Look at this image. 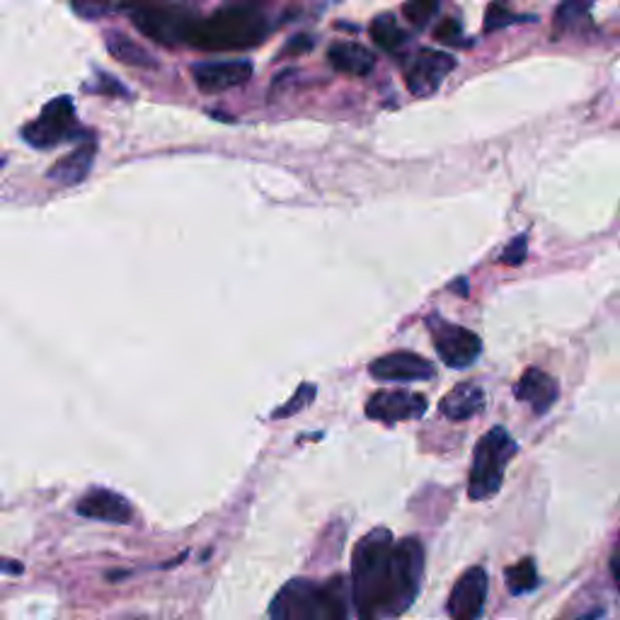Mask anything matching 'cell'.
I'll use <instances>...</instances> for the list:
<instances>
[{
    "instance_id": "cell-1",
    "label": "cell",
    "mask_w": 620,
    "mask_h": 620,
    "mask_svg": "<svg viewBox=\"0 0 620 620\" xmlns=\"http://www.w3.org/2000/svg\"><path fill=\"white\" fill-rule=\"evenodd\" d=\"M393 540L388 528H374L354 548L352 586L362 620H386V601L393 568Z\"/></svg>"
},
{
    "instance_id": "cell-2",
    "label": "cell",
    "mask_w": 620,
    "mask_h": 620,
    "mask_svg": "<svg viewBox=\"0 0 620 620\" xmlns=\"http://www.w3.org/2000/svg\"><path fill=\"white\" fill-rule=\"evenodd\" d=\"M269 35L267 20L255 8H225L204 20L195 17L185 44L199 51H243L262 44Z\"/></svg>"
},
{
    "instance_id": "cell-3",
    "label": "cell",
    "mask_w": 620,
    "mask_h": 620,
    "mask_svg": "<svg viewBox=\"0 0 620 620\" xmlns=\"http://www.w3.org/2000/svg\"><path fill=\"white\" fill-rule=\"evenodd\" d=\"M344 582L332 580L318 584L311 580H291L277 592L269 618L272 620H349L344 601Z\"/></svg>"
},
{
    "instance_id": "cell-4",
    "label": "cell",
    "mask_w": 620,
    "mask_h": 620,
    "mask_svg": "<svg viewBox=\"0 0 620 620\" xmlns=\"http://www.w3.org/2000/svg\"><path fill=\"white\" fill-rule=\"evenodd\" d=\"M516 454V442L510 436L504 426H494L480 438L476 448V458H472L468 494L470 500H490L498 494L504 480V470Z\"/></svg>"
},
{
    "instance_id": "cell-5",
    "label": "cell",
    "mask_w": 620,
    "mask_h": 620,
    "mask_svg": "<svg viewBox=\"0 0 620 620\" xmlns=\"http://www.w3.org/2000/svg\"><path fill=\"white\" fill-rule=\"evenodd\" d=\"M424 572V550L417 538H402L393 546V568L390 586L386 601V620L402 616L414 604L417 592L422 584Z\"/></svg>"
},
{
    "instance_id": "cell-6",
    "label": "cell",
    "mask_w": 620,
    "mask_h": 620,
    "mask_svg": "<svg viewBox=\"0 0 620 620\" xmlns=\"http://www.w3.org/2000/svg\"><path fill=\"white\" fill-rule=\"evenodd\" d=\"M131 22L143 37H149L163 47H175V44H185L187 30L195 15L185 13L183 8L151 3V0H139L131 10Z\"/></svg>"
},
{
    "instance_id": "cell-7",
    "label": "cell",
    "mask_w": 620,
    "mask_h": 620,
    "mask_svg": "<svg viewBox=\"0 0 620 620\" xmlns=\"http://www.w3.org/2000/svg\"><path fill=\"white\" fill-rule=\"evenodd\" d=\"M426 328H430L436 352L444 359L446 366L468 369L476 364V359L482 352V342L476 332L438 318V315H432V318L426 320Z\"/></svg>"
},
{
    "instance_id": "cell-8",
    "label": "cell",
    "mask_w": 620,
    "mask_h": 620,
    "mask_svg": "<svg viewBox=\"0 0 620 620\" xmlns=\"http://www.w3.org/2000/svg\"><path fill=\"white\" fill-rule=\"evenodd\" d=\"M75 129V109L69 97H56L22 129V139L35 149H54L66 141Z\"/></svg>"
},
{
    "instance_id": "cell-9",
    "label": "cell",
    "mask_w": 620,
    "mask_h": 620,
    "mask_svg": "<svg viewBox=\"0 0 620 620\" xmlns=\"http://www.w3.org/2000/svg\"><path fill=\"white\" fill-rule=\"evenodd\" d=\"M456 69V59L451 54L420 49L405 69V83L417 97H430L442 87L444 78Z\"/></svg>"
},
{
    "instance_id": "cell-10",
    "label": "cell",
    "mask_w": 620,
    "mask_h": 620,
    "mask_svg": "<svg viewBox=\"0 0 620 620\" xmlns=\"http://www.w3.org/2000/svg\"><path fill=\"white\" fill-rule=\"evenodd\" d=\"M426 398L417 396V393L408 390H378L366 402V414L376 422L396 424L405 420H420L424 417Z\"/></svg>"
},
{
    "instance_id": "cell-11",
    "label": "cell",
    "mask_w": 620,
    "mask_h": 620,
    "mask_svg": "<svg viewBox=\"0 0 620 620\" xmlns=\"http://www.w3.org/2000/svg\"><path fill=\"white\" fill-rule=\"evenodd\" d=\"M488 599V574L482 568H470L456 582L448 596V616L454 620H478Z\"/></svg>"
},
{
    "instance_id": "cell-12",
    "label": "cell",
    "mask_w": 620,
    "mask_h": 620,
    "mask_svg": "<svg viewBox=\"0 0 620 620\" xmlns=\"http://www.w3.org/2000/svg\"><path fill=\"white\" fill-rule=\"evenodd\" d=\"M197 87L201 93H223V90L238 87L253 78V63L245 59L233 61H204L191 69Z\"/></svg>"
},
{
    "instance_id": "cell-13",
    "label": "cell",
    "mask_w": 620,
    "mask_h": 620,
    "mask_svg": "<svg viewBox=\"0 0 620 620\" xmlns=\"http://www.w3.org/2000/svg\"><path fill=\"white\" fill-rule=\"evenodd\" d=\"M369 371L378 381H430L436 374L430 359L412 352H393L381 356L376 362H371Z\"/></svg>"
},
{
    "instance_id": "cell-14",
    "label": "cell",
    "mask_w": 620,
    "mask_h": 620,
    "mask_svg": "<svg viewBox=\"0 0 620 620\" xmlns=\"http://www.w3.org/2000/svg\"><path fill=\"white\" fill-rule=\"evenodd\" d=\"M75 512L85 518L105 524H129L133 518V506L115 490H90L83 500H78Z\"/></svg>"
},
{
    "instance_id": "cell-15",
    "label": "cell",
    "mask_w": 620,
    "mask_h": 620,
    "mask_svg": "<svg viewBox=\"0 0 620 620\" xmlns=\"http://www.w3.org/2000/svg\"><path fill=\"white\" fill-rule=\"evenodd\" d=\"M514 393L518 400L531 405V410L536 414H546L552 405H555L560 396V386L555 378L546 374V371L528 369L524 371V376L518 378Z\"/></svg>"
},
{
    "instance_id": "cell-16",
    "label": "cell",
    "mask_w": 620,
    "mask_h": 620,
    "mask_svg": "<svg viewBox=\"0 0 620 620\" xmlns=\"http://www.w3.org/2000/svg\"><path fill=\"white\" fill-rule=\"evenodd\" d=\"M328 61L335 71L359 78L374 71L376 56L359 42H337L328 51Z\"/></svg>"
},
{
    "instance_id": "cell-17",
    "label": "cell",
    "mask_w": 620,
    "mask_h": 620,
    "mask_svg": "<svg viewBox=\"0 0 620 620\" xmlns=\"http://www.w3.org/2000/svg\"><path fill=\"white\" fill-rule=\"evenodd\" d=\"M444 417H448L451 422H464L476 417L478 412L484 410V393L482 388L472 386V383H460L454 390L446 393V398L438 405Z\"/></svg>"
},
{
    "instance_id": "cell-18",
    "label": "cell",
    "mask_w": 620,
    "mask_h": 620,
    "mask_svg": "<svg viewBox=\"0 0 620 620\" xmlns=\"http://www.w3.org/2000/svg\"><path fill=\"white\" fill-rule=\"evenodd\" d=\"M93 161H95V143L87 141L83 145H78V149L66 157H61V161L49 171V179L59 183L61 187L83 183L90 173V167H93Z\"/></svg>"
},
{
    "instance_id": "cell-19",
    "label": "cell",
    "mask_w": 620,
    "mask_h": 620,
    "mask_svg": "<svg viewBox=\"0 0 620 620\" xmlns=\"http://www.w3.org/2000/svg\"><path fill=\"white\" fill-rule=\"evenodd\" d=\"M107 51L115 56L117 61L133 66V69H155L153 56L145 51L139 42L129 39L121 32H107Z\"/></svg>"
},
{
    "instance_id": "cell-20",
    "label": "cell",
    "mask_w": 620,
    "mask_h": 620,
    "mask_svg": "<svg viewBox=\"0 0 620 620\" xmlns=\"http://www.w3.org/2000/svg\"><path fill=\"white\" fill-rule=\"evenodd\" d=\"M369 32L376 47L388 54H396L398 49L405 47V42H408V35L400 30V25L393 15H378L374 22H371Z\"/></svg>"
},
{
    "instance_id": "cell-21",
    "label": "cell",
    "mask_w": 620,
    "mask_h": 620,
    "mask_svg": "<svg viewBox=\"0 0 620 620\" xmlns=\"http://www.w3.org/2000/svg\"><path fill=\"white\" fill-rule=\"evenodd\" d=\"M139 0H73V10L85 20H100L115 13H124L137 5Z\"/></svg>"
},
{
    "instance_id": "cell-22",
    "label": "cell",
    "mask_w": 620,
    "mask_h": 620,
    "mask_svg": "<svg viewBox=\"0 0 620 620\" xmlns=\"http://www.w3.org/2000/svg\"><path fill=\"white\" fill-rule=\"evenodd\" d=\"M506 586H510L512 594H526V592L536 589L538 586L536 562L531 558H526L506 570Z\"/></svg>"
},
{
    "instance_id": "cell-23",
    "label": "cell",
    "mask_w": 620,
    "mask_h": 620,
    "mask_svg": "<svg viewBox=\"0 0 620 620\" xmlns=\"http://www.w3.org/2000/svg\"><path fill=\"white\" fill-rule=\"evenodd\" d=\"M442 0H405L402 15L408 17L414 27H426L430 20L438 13Z\"/></svg>"
},
{
    "instance_id": "cell-24",
    "label": "cell",
    "mask_w": 620,
    "mask_h": 620,
    "mask_svg": "<svg viewBox=\"0 0 620 620\" xmlns=\"http://www.w3.org/2000/svg\"><path fill=\"white\" fill-rule=\"evenodd\" d=\"M596 0H562V5L558 8V25H574L580 22L586 13H589Z\"/></svg>"
},
{
    "instance_id": "cell-25",
    "label": "cell",
    "mask_w": 620,
    "mask_h": 620,
    "mask_svg": "<svg viewBox=\"0 0 620 620\" xmlns=\"http://www.w3.org/2000/svg\"><path fill=\"white\" fill-rule=\"evenodd\" d=\"M315 398V386H311V383H303V386L293 393V398L284 405V408H279L274 412V417L279 420V417H291V414H296L299 410L303 408H308V405L313 402Z\"/></svg>"
},
{
    "instance_id": "cell-26",
    "label": "cell",
    "mask_w": 620,
    "mask_h": 620,
    "mask_svg": "<svg viewBox=\"0 0 620 620\" xmlns=\"http://www.w3.org/2000/svg\"><path fill=\"white\" fill-rule=\"evenodd\" d=\"M512 22H516V15L512 13V10H506L504 3H492L488 8V15H484V30L488 32L502 30L506 25H512Z\"/></svg>"
},
{
    "instance_id": "cell-27",
    "label": "cell",
    "mask_w": 620,
    "mask_h": 620,
    "mask_svg": "<svg viewBox=\"0 0 620 620\" xmlns=\"http://www.w3.org/2000/svg\"><path fill=\"white\" fill-rule=\"evenodd\" d=\"M436 39L444 44H464V25L456 17H446L442 25L436 27Z\"/></svg>"
},
{
    "instance_id": "cell-28",
    "label": "cell",
    "mask_w": 620,
    "mask_h": 620,
    "mask_svg": "<svg viewBox=\"0 0 620 620\" xmlns=\"http://www.w3.org/2000/svg\"><path fill=\"white\" fill-rule=\"evenodd\" d=\"M528 253V245H526V235H518L510 245H506V250L502 253L500 262L502 265H510V267H518L526 259Z\"/></svg>"
},
{
    "instance_id": "cell-29",
    "label": "cell",
    "mask_w": 620,
    "mask_h": 620,
    "mask_svg": "<svg viewBox=\"0 0 620 620\" xmlns=\"http://www.w3.org/2000/svg\"><path fill=\"white\" fill-rule=\"evenodd\" d=\"M311 49H313V37L299 35V37H293V39L289 42V47L284 49V54L296 56V54H306V51H311Z\"/></svg>"
},
{
    "instance_id": "cell-30",
    "label": "cell",
    "mask_w": 620,
    "mask_h": 620,
    "mask_svg": "<svg viewBox=\"0 0 620 620\" xmlns=\"http://www.w3.org/2000/svg\"><path fill=\"white\" fill-rule=\"evenodd\" d=\"M0 570H3V572H8V574H22V570H25V568H22V565H20V562H10V560H0Z\"/></svg>"
},
{
    "instance_id": "cell-31",
    "label": "cell",
    "mask_w": 620,
    "mask_h": 620,
    "mask_svg": "<svg viewBox=\"0 0 620 620\" xmlns=\"http://www.w3.org/2000/svg\"><path fill=\"white\" fill-rule=\"evenodd\" d=\"M611 570H613L616 582L620 584V543L616 546V552H613V558H611Z\"/></svg>"
},
{
    "instance_id": "cell-32",
    "label": "cell",
    "mask_w": 620,
    "mask_h": 620,
    "mask_svg": "<svg viewBox=\"0 0 620 620\" xmlns=\"http://www.w3.org/2000/svg\"><path fill=\"white\" fill-rule=\"evenodd\" d=\"M241 3H243L245 8H255V5H259V3H265V0H241Z\"/></svg>"
}]
</instances>
